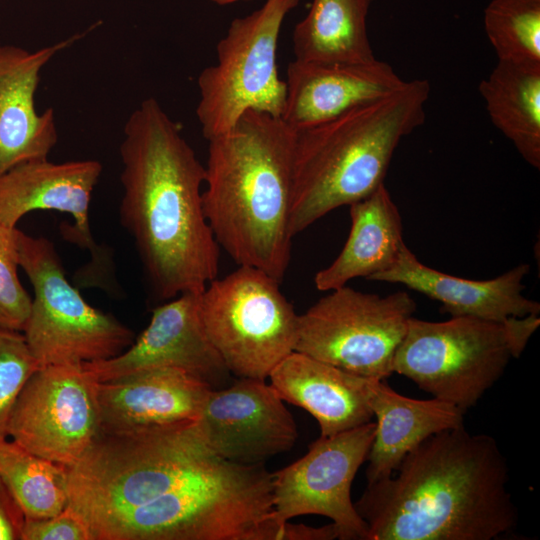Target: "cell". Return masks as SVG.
I'll return each mask as SVG.
<instances>
[{"mask_svg":"<svg viewBox=\"0 0 540 540\" xmlns=\"http://www.w3.org/2000/svg\"><path fill=\"white\" fill-rule=\"evenodd\" d=\"M119 152L120 220L153 295L167 301L203 292L219 265V245L203 208L205 167L154 98L128 117Z\"/></svg>","mask_w":540,"mask_h":540,"instance_id":"6da1fadb","label":"cell"},{"mask_svg":"<svg viewBox=\"0 0 540 540\" xmlns=\"http://www.w3.org/2000/svg\"><path fill=\"white\" fill-rule=\"evenodd\" d=\"M508 483L497 440L462 425L425 439L354 505L367 540H492L518 525Z\"/></svg>","mask_w":540,"mask_h":540,"instance_id":"7a4b0ae2","label":"cell"},{"mask_svg":"<svg viewBox=\"0 0 540 540\" xmlns=\"http://www.w3.org/2000/svg\"><path fill=\"white\" fill-rule=\"evenodd\" d=\"M296 131L281 117L246 111L210 140L202 193L208 224L238 264L281 282L291 257L289 215Z\"/></svg>","mask_w":540,"mask_h":540,"instance_id":"3957f363","label":"cell"},{"mask_svg":"<svg viewBox=\"0 0 540 540\" xmlns=\"http://www.w3.org/2000/svg\"><path fill=\"white\" fill-rule=\"evenodd\" d=\"M429 94L427 80L405 81L382 99L295 130L289 215L292 238L384 183L399 143L424 123Z\"/></svg>","mask_w":540,"mask_h":540,"instance_id":"277c9868","label":"cell"},{"mask_svg":"<svg viewBox=\"0 0 540 540\" xmlns=\"http://www.w3.org/2000/svg\"><path fill=\"white\" fill-rule=\"evenodd\" d=\"M218 458L196 419L123 430L100 429L82 457L66 468L68 506L94 533L147 504Z\"/></svg>","mask_w":540,"mask_h":540,"instance_id":"5b68a950","label":"cell"},{"mask_svg":"<svg viewBox=\"0 0 540 540\" xmlns=\"http://www.w3.org/2000/svg\"><path fill=\"white\" fill-rule=\"evenodd\" d=\"M93 540H285L273 519L272 473L218 460L118 516Z\"/></svg>","mask_w":540,"mask_h":540,"instance_id":"8992f818","label":"cell"},{"mask_svg":"<svg viewBox=\"0 0 540 540\" xmlns=\"http://www.w3.org/2000/svg\"><path fill=\"white\" fill-rule=\"evenodd\" d=\"M19 266L34 297L23 335L40 367L110 359L135 340L111 314L91 306L71 285L54 244L16 229Z\"/></svg>","mask_w":540,"mask_h":540,"instance_id":"52a82bcc","label":"cell"},{"mask_svg":"<svg viewBox=\"0 0 540 540\" xmlns=\"http://www.w3.org/2000/svg\"><path fill=\"white\" fill-rule=\"evenodd\" d=\"M299 1L266 0L230 23L217 44V63L197 79L196 115L207 140L228 132L249 110L282 116L286 82L276 65L278 39L286 15Z\"/></svg>","mask_w":540,"mask_h":540,"instance_id":"ba28073f","label":"cell"},{"mask_svg":"<svg viewBox=\"0 0 540 540\" xmlns=\"http://www.w3.org/2000/svg\"><path fill=\"white\" fill-rule=\"evenodd\" d=\"M277 280L239 265L201 294L206 332L235 378L266 380L295 351L298 317Z\"/></svg>","mask_w":540,"mask_h":540,"instance_id":"9c48e42d","label":"cell"},{"mask_svg":"<svg viewBox=\"0 0 540 540\" xmlns=\"http://www.w3.org/2000/svg\"><path fill=\"white\" fill-rule=\"evenodd\" d=\"M511 358L502 322L411 317L393 359V373L466 412L496 384Z\"/></svg>","mask_w":540,"mask_h":540,"instance_id":"30bf717a","label":"cell"},{"mask_svg":"<svg viewBox=\"0 0 540 540\" xmlns=\"http://www.w3.org/2000/svg\"><path fill=\"white\" fill-rule=\"evenodd\" d=\"M298 317L295 351L350 373L386 380L416 310L406 291L387 296L347 285L328 291Z\"/></svg>","mask_w":540,"mask_h":540,"instance_id":"8fae6325","label":"cell"},{"mask_svg":"<svg viewBox=\"0 0 540 540\" xmlns=\"http://www.w3.org/2000/svg\"><path fill=\"white\" fill-rule=\"evenodd\" d=\"M375 433L368 422L330 436H320L297 461L272 473L273 519L290 540V519L322 515L340 540H367L368 528L351 499V488L366 462Z\"/></svg>","mask_w":540,"mask_h":540,"instance_id":"7c38bea8","label":"cell"},{"mask_svg":"<svg viewBox=\"0 0 540 540\" xmlns=\"http://www.w3.org/2000/svg\"><path fill=\"white\" fill-rule=\"evenodd\" d=\"M96 386L82 364L38 368L12 408L7 437L39 457L72 466L100 430Z\"/></svg>","mask_w":540,"mask_h":540,"instance_id":"4fadbf2b","label":"cell"},{"mask_svg":"<svg viewBox=\"0 0 540 540\" xmlns=\"http://www.w3.org/2000/svg\"><path fill=\"white\" fill-rule=\"evenodd\" d=\"M201 293L185 292L155 307L149 325L121 354L85 362L97 382L151 368H175L211 390L236 379L211 342L201 316Z\"/></svg>","mask_w":540,"mask_h":540,"instance_id":"5bb4252c","label":"cell"},{"mask_svg":"<svg viewBox=\"0 0 540 540\" xmlns=\"http://www.w3.org/2000/svg\"><path fill=\"white\" fill-rule=\"evenodd\" d=\"M212 452L228 462L254 465L290 450L298 437L295 420L265 380L236 378L211 390L196 418Z\"/></svg>","mask_w":540,"mask_h":540,"instance_id":"9a60e30c","label":"cell"},{"mask_svg":"<svg viewBox=\"0 0 540 540\" xmlns=\"http://www.w3.org/2000/svg\"><path fill=\"white\" fill-rule=\"evenodd\" d=\"M101 173L102 164L94 159L54 163L38 158L18 163L0 176V224L17 228L19 220L34 210L69 214L74 225L62 229L64 237L88 249L93 261L104 267L89 225L92 192Z\"/></svg>","mask_w":540,"mask_h":540,"instance_id":"2e32d148","label":"cell"},{"mask_svg":"<svg viewBox=\"0 0 540 540\" xmlns=\"http://www.w3.org/2000/svg\"><path fill=\"white\" fill-rule=\"evenodd\" d=\"M281 118L294 130L332 120L382 99L405 81L386 62L316 63L293 60L287 68Z\"/></svg>","mask_w":540,"mask_h":540,"instance_id":"e0dca14e","label":"cell"},{"mask_svg":"<svg viewBox=\"0 0 540 540\" xmlns=\"http://www.w3.org/2000/svg\"><path fill=\"white\" fill-rule=\"evenodd\" d=\"M79 37L35 51L0 45V176L18 163L47 158L57 143L54 110L38 113L35 93L42 68Z\"/></svg>","mask_w":540,"mask_h":540,"instance_id":"ac0fdd59","label":"cell"},{"mask_svg":"<svg viewBox=\"0 0 540 540\" xmlns=\"http://www.w3.org/2000/svg\"><path fill=\"white\" fill-rule=\"evenodd\" d=\"M530 265L522 263L488 280H472L438 271L421 263L406 246L395 264L369 280L397 283L441 303L451 317L503 322L509 317L540 313V304L523 295Z\"/></svg>","mask_w":540,"mask_h":540,"instance_id":"d6986e66","label":"cell"},{"mask_svg":"<svg viewBox=\"0 0 540 540\" xmlns=\"http://www.w3.org/2000/svg\"><path fill=\"white\" fill-rule=\"evenodd\" d=\"M100 429L123 430L196 419L210 393L175 368H151L97 382Z\"/></svg>","mask_w":540,"mask_h":540,"instance_id":"ffe728a7","label":"cell"},{"mask_svg":"<svg viewBox=\"0 0 540 540\" xmlns=\"http://www.w3.org/2000/svg\"><path fill=\"white\" fill-rule=\"evenodd\" d=\"M270 385L283 401L309 412L320 436H330L370 422L369 377L359 376L293 351L271 371Z\"/></svg>","mask_w":540,"mask_h":540,"instance_id":"44dd1931","label":"cell"},{"mask_svg":"<svg viewBox=\"0 0 540 540\" xmlns=\"http://www.w3.org/2000/svg\"><path fill=\"white\" fill-rule=\"evenodd\" d=\"M368 403L376 422L366 459L367 484L390 477L405 456L428 437L464 425L466 413L437 398L406 397L376 378L368 381Z\"/></svg>","mask_w":540,"mask_h":540,"instance_id":"7402d4cb","label":"cell"},{"mask_svg":"<svg viewBox=\"0 0 540 540\" xmlns=\"http://www.w3.org/2000/svg\"><path fill=\"white\" fill-rule=\"evenodd\" d=\"M349 208L351 228L344 247L314 277L319 291L340 288L355 278L369 280L392 267L405 245L400 212L384 183Z\"/></svg>","mask_w":540,"mask_h":540,"instance_id":"603a6c76","label":"cell"},{"mask_svg":"<svg viewBox=\"0 0 540 540\" xmlns=\"http://www.w3.org/2000/svg\"><path fill=\"white\" fill-rule=\"evenodd\" d=\"M371 0H313L292 34L295 60L367 63L375 60L367 32Z\"/></svg>","mask_w":540,"mask_h":540,"instance_id":"cb8c5ba5","label":"cell"},{"mask_svg":"<svg viewBox=\"0 0 540 540\" xmlns=\"http://www.w3.org/2000/svg\"><path fill=\"white\" fill-rule=\"evenodd\" d=\"M493 125L522 158L540 167V67L498 61L479 84Z\"/></svg>","mask_w":540,"mask_h":540,"instance_id":"d4e9b609","label":"cell"},{"mask_svg":"<svg viewBox=\"0 0 540 540\" xmlns=\"http://www.w3.org/2000/svg\"><path fill=\"white\" fill-rule=\"evenodd\" d=\"M0 478L25 518L54 516L68 504L66 467L0 438Z\"/></svg>","mask_w":540,"mask_h":540,"instance_id":"484cf974","label":"cell"},{"mask_svg":"<svg viewBox=\"0 0 540 540\" xmlns=\"http://www.w3.org/2000/svg\"><path fill=\"white\" fill-rule=\"evenodd\" d=\"M484 29L498 61L540 67V0H492Z\"/></svg>","mask_w":540,"mask_h":540,"instance_id":"4316f807","label":"cell"},{"mask_svg":"<svg viewBox=\"0 0 540 540\" xmlns=\"http://www.w3.org/2000/svg\"><path fill=\"white\" fill-rule=\"evenodd\" d=\"M40 368L20 331L0 329V438L7 437L12 408L27 380Z\"/></svg>","mask_w":540,"mask_h":540,"instance_id":"83f0119b","label":"cell"},{"mask_svg":"<svg viewBox=\"0 0 540 540\" xmlns=\"http://www.w3.org/2000/svg\"><path fill=\"white\" fill-rule=\"evenodd\" d=\"M16 229L0 224V329L22 332L32 298L18 276Z\"/></svg>","mask_w":540,"mask_h":540,"instance_id":"f1b7e54d","label":"cell"},{"mask_svg":"<svg viewBox=\"0 0 540 540\" xmlns=\"http://www.w3.org/2000/svg\"><path fill=\"white\" fill-rule=\"evenodd\" d=\"M21 540H93L85 520L68 505L58 514L40 519L25 518Z\"/></svg>","mask_w":540,"mask_h":540,"instance_id":"f546056e","label":"cell"},{"mask_svg":"<svg viewBox=\"0 0 540 540\" xmlns=\"http://www.w3.org/2000/svg\"><path fill=\"white\" fill-rule=\"evenodd\" d=\"M25 515L0 478V540H21Z\"/></svg>","mask_w":540,"mask_h":540,"instance_id":"4dcf8cb0","label":"cell"},{"mask_svg":"<svg viewBox=\"0 0 540 540\" xmlns=\"http://www.w3.org/2000/svg\"><path fill=\"white\" fill-rule=\"evenodd\" d=\"M512 358H519L540 324L539 314L509 317L502 322Z\"/></svg>","mask_w":540,"mask_h":540,"instance_id":"1f68e13d","label":"cell"},{"mask_svg":"<svg viewBox=\"0 0 540 540\" xmlns=\"http://www.w3.org/2000/svg\"><path fill=\"white\" fill-rule=\"evenodd\" d=\"M213 3H216L218 5H227V4H232L236 1H240V0H209Z\"/></svg>","mask_w":540,"mask_h":540,"instance_id":"d6a6232c","label":"cell"},{"mask_svg":"<svg viewBox=\"0 0 540 540\" xmlns=\"http://www.w3.org/2000/svg\"><path fill=\"white\" fill-rule=\"evenodd\" d=\"M371 1H373V0H371Z\"/></svg>","mask_w":540,"mask_h":540,"instance_id":"836d02e7","label":"cell"}]
</instances>
